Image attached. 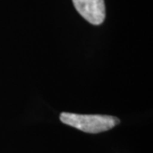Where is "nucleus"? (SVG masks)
<instances>
[{
  "instance_id": "obj_1",
  "label": "nucleus",
  "mask_w": 153,
  "mask_h": 153,
  "mask_svg": "<svg viewBox=\"0 0 153 153\" xmlns=\"http://www.w3.org/2000/svg\"><path fill=\"white\" fill-rule=\"evenodd\" d=\"M60 120L85 133H100L108 131L119 124V118L102 114H79L72 112H62Z\"/></svg>"
},
{
  "instance_id": "obj_2",
  "label": "nucleus",
  "mask_w": 153,
  "mask_h": 153,
  "mask_svg": "<svg viewBox=\"0 0 153 153\" xmlns=\"http://www.w3.org/2000/svg\"><path fill=\"white\" fill-rule=\"evenodd\" d=\"M81 16L93 25H100L105 19V0H72Z\"/></svg>"
}]
</instances>
